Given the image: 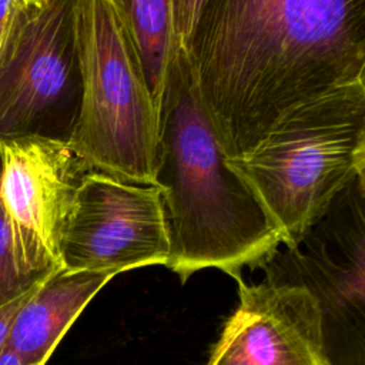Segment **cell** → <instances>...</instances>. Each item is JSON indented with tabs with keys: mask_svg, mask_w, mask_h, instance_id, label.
Wrapping results in <instances>:
<instances>
[{
	"mask_svg": "<svg viewBox=\"0 0 365 365\" xmlns=\"http://www.w3.org/2000/svg\"><path fill=\"white\" fill-rule=\"evenodd\" d=\"M140 61L150 94L160 110L177 51L174 0H108Z\"/></svg>",
	"mask_w": 365,
	"mask_h": 365,
	"instance_id": "obj_11",
	"label": "cell"
},
{
	"mask_svg": "<svg viewBox=\"0 0 365 365\" xmlns=\"http://www.w3.org/2000/svg\"><path fill=\"white\" fill-rule=\"evenodd\" d=\"M77 0H17L0 43V144L68 143L80 111Z\"/></svg>",
	"mask_w": 365,
	"mask_h": 365,
	"instance_id": "obj_5",
	"label": "cell"
},
{
	"mask_svg": "<svg viewBox=\"0 0 365 365\" xmlns=\"http://www.w3.org/2000/svg\"><path fill=\"white\" fill-rule=\"evenodd\" d=\"M81 101L70 148L88 170L155 184L160 110L108 0H77Z\"/></svg>",
	"mask_w": 365,
	"mask_h": 365,
	"instance_id": "obj_4",
	"label": "cell"
},
{
	"mask_svg": "<svg viewBox=\"0 0 365 365\" xmlns=\"http://www.w3.org/2000/svg\"><path fill=\"white\" fill-rule=\"evenodd\" d=\"M115 277L108 271L58 268L29 292L19 309L9 346L34 365H46L63 335L93 299Z\"/></svg>",
	"mask_w": 365,
	"mask_h": 365,
	"instance_id": "obj_10",
	"label": "cell"
},
{
	"mask_svg": "<svg viewBox=\"0 0 365 365\" xmlns=\"http://www.w3.org/2000/svg\"><path fill=\"white\" fill-rule=\"evenodd\" d=\"M205 0H174V29L177 47L187 50Z\"/></svg>",
	"mask_w": 365,
	"mask_h": 365,
	"instance_id": "obj_13",
	"label": "cell"
},
{
	"mask_svg": "<svg viewBox=\"0 0 365 365\" xmlns=\"http://www.w3.org/2000/svg\"><path fill=\"white\" fill-rule=\"evenodd\" d=\"M87 170L66 141L29 137L0 144V202L20 264L36 282L61 268V230Z\"/></svg>",
	"mask_w": 365,
	"mask_h": 365,
	"instance_id": "obj_8",
	"label": "cell"
},
{
	"mask_svg": "<svg viewBox=\"0 0 365 365\" xmlns=\"http://www.w3.org/2000/svg\"><path fill=\"white\" fill-rule=\"evenodd\" d=\"M30 291H31V289H30ZM30 291H29V292H30ZM29 292L0 307V352H1L6 346H9V339H10L11 327H13L14 318H16L19 309L21 308L23 302L26 301Z\"/></svg>",
	"mask_w": 365,
	"mask_h": 365,
	"instance_id": "obj_14",
	"label": "cell"
},
{
	"mask_svg": "<svg viewBox=\"0 0 365 365\" xmlns=\"http://www.w3.org/2000/svg\"><path fill=\"white\" fill-rule=\"evenodd\" d=\"M295 244L365 171V81L335 86L284 111L244 153L225 158Z\"/></svg>",
	"mask_w": 365,
	"mask_h": 365,
	"instance_id": "obj_3",
	"label": "cell"
},
{
	"mask_svg": "<svg viewBox=\"0 0 365 365\" xmlns=\"http://www.w3.org/2000/svg\"><path fill=\"white\" fill-rule=\"evenodd\" d=\"M58 251L67 269L117 275L165 265L170 244L160 187L87 170L76 187Z\"/></svg>",
	"mask_w": 365,
	"mask_h": 365,
	"instance_id": "obj_7",
	"label": "cell"
},
{
	"mask_svg": "<svg viewBox=\"0 0 365 365\" xmlns=\"http://www.w3.org/2000/svg\"><path fill=\"white\" fill-rule=\"evenodd\" d=\"M365 174L356 175L292 245L259 265L268 284L304 288L321 314L328 365H365Z\"/></svg>",
	"mask_w": 365,
	"mask_h": 365,
	"instance_id": "obj_6",
	"label": "cell"
},
{
	"mask_svg": "<svg viewBox=\"0 0 365 365\" xmlns=\"http://www.w3.org/2000/svg\"><path fill=\"white\" fill-rule=\"evenodd\" d=\"M0 365H34V364H30L14 349H11L10 346H6L0 352Z\"/></svg>",
	"mask_w": 365,
	"mask_h": 365,
	"instance_id": "obj_15",
	"label": "cell"
},
{
	"mask_svg": "<svg viewBox=\"0 0 365 365\" xmlns=\"http://www.w3.org/2000/svg\"><path fill=\"white\" fill-rule=\"evenodd\" d=\"M240 284L205 365H328L315 299L301 287Z\"/></svg>",
	"mask_w": 365,
	"mask_h": 365,
	"instance_id": "obj_9",
	"label": "cell"
},
{
	"mask_svg": "<svg viewBox=\"0 0 365 365\" xmlns=\"http://www.w3.org/2000/svg\"><path fill=\"white\" fill-rule=\"evenodd\" d=\"M217 130L184 48H177L160 103L155 185L161 190L170 254L181 281L220 268L237 281L282 242L265 210L227 165Z\"/></svg>",
	"mask_w": 365,
	"mask_h": 365,
	"instance_id": "obj_2",
	"label": "cell"
},
{
	"mask_svg": "<svg viewBox=\"0 0 365 365\" xmlns=\"http://www.w3.org/2000/svg\"><path fill=\"white\" fill-rule=\"evenodd\" d=\"M16 1L17 0H0V43H1L3 34L6 31V27H7V23H9L11 11L14 9Z\"/></svg>",
	"mask_w": 365,
	"mask_h": 365,
	"instance_id": "obj_16",
	"label": "cell"
},
{
	"mask_svg": "<svg viewBox=\"0 0 365 365\" xmlns=\"http://www.w3.org/2000/svg\"><path fill=\"white\" fill-rule=\"evenodd\" d=\"M37 284L20 264L11 227L0 202V307L27 294Z\"/></svg>",
	"mask_w": 365,
	"mask_h": 365,
	"instance_id": "obj_12",
	"label": "cell"
},
{
	"mask_svg": "<svg viewBox=\"0 0 365 365\" xmlns=\"http://www.w3.org/2000/svg\"><path fill=\"white\" fill-rule=\"evenodd\" d=\"M185 51L237 155L295 104L364 80L365 0H205Z\"/></svg>",
	"mask_w": 365,
	"mask_h": 365,
	"instance_id": "obj_1",
	"label": "cell"
}]
</instances>
